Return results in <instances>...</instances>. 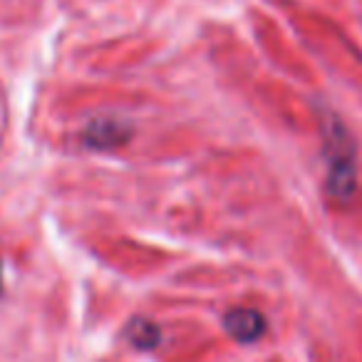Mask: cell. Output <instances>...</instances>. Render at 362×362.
I'll use <instances>...</instances> for the list:
<instances>
[{
	"mask_svg": "<svg viewBox=\"0 0 362 362\" xmlns=\"http://www.w3.org/2000/svg\"><path fill=\"white\" fill-rule=\"evenodd\" d=\"M0 291H3V266H0Z\"/></svg>",
	"mask_w": 362,
	"mask_h": 362,
	"instance_id": "obj_5",
	"label": "cell"
},
{
	"mask_svg": "<svg viewBox=\"0 0 362 362\" xmlns=\"http://www.w3.org/2000/svg\"><path fill=\"white\" fill-rule=\"evenodd\" d=\"M322 154L327 166V197L347 204L357 189V154L347 127L337 117L322 119Z\"/></svg>",
	"mask_w": 362,
	"mask_h": 362,
	"instance_id": "obj_1",
	"label": "cell"
},
{
	"mask_svg": "<svg viewBox=\"0 0 362 362\" xmlns=\"http://www.w3.org/2000/svg\"><path fill=\"white\" fill-rule=\"evenodd\" d=\"M127 335H129L132 345H136L139 350H149V347H154L159 342V327L154 322L144 320V317H134Z\"/></svg>",
	"mask_w": 362,
	"mask_h": 362,
	"instance_id": "obj_4",
	"label": "cell"
},
{
	"mask_svg": "<svg viewBox=\"0 0 362 362\" xmlns=\"http://www.w3.org/2000/svg\"><path fill=\"white\" fill-rule=\"evenodd\" d=\"M82 139L92 149H115L129 139V127L119 119H95L85 129Z\"/></svg>",
	"mask_w": 362,
	"mask_h": 362,
	"instance_id": "obj_3",
	"label": "cell"
},
{
	"mask_svg": "<svg viewBox=\"0 0 362 362\" xmlns=\"http://www.w3.org/2000/svg\"><path fill=\"white\" fill-rule=\"evenodd\" d=\"M223 327L236 342H256L266 332V317L253 308H231L223 315Z\"/></svg>",
	"mask_w": 362,
	"mask_h": 362,
	"instance_id": "obj_2",
	"label": "cell"
}]
</instances>
